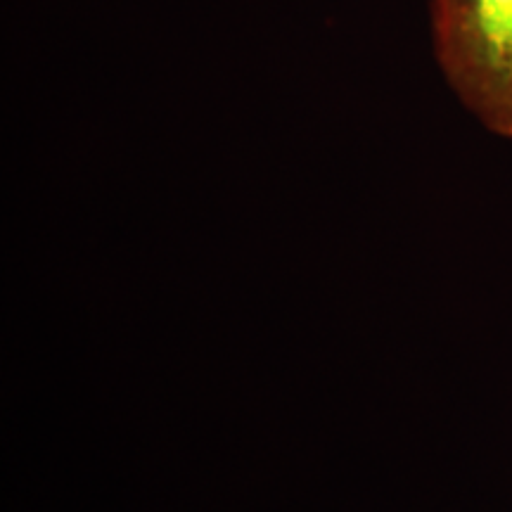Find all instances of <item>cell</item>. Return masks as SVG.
<instances>
[{
	"mask_svg": "<svg viewBox=\"0 0 512 512\" xmlns=\"http://www.w3.org/2000/svg\"><path fill=\"white\" fill-rule=\"evenodd\" d=\"M434 53L484 128L512 138V0H430Z\"/></svg>",
	"mask_w": 512,
	"mask_h": 512,
	"instance_id": "1",
	"label": "cell"
}]
</instances>
